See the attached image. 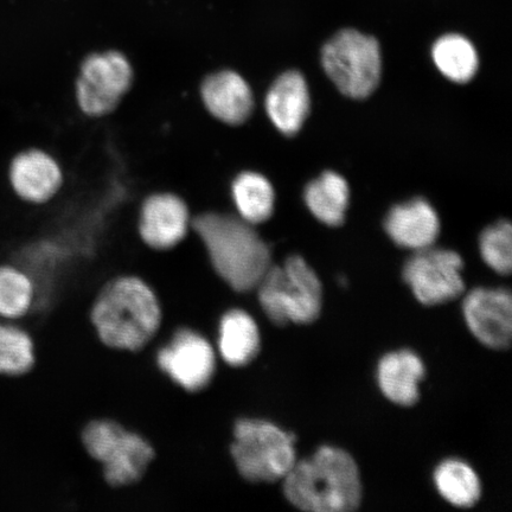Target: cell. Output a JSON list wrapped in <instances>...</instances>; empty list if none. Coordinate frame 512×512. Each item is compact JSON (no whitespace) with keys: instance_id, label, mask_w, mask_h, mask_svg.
I'll use <instances>...</instances> for the list:
<instances>
[{"instance_id":"24","label":"cell","mask_w":512,"mask_h":512,"mask_svg":"<svg viewBox=\"0 0 512 512\" xmlns=\"http://www.w3.org/2000/svg\"><path fill=\"white\" fill-rule=\"evenodd\" d=\"M434 480L440 495L454 507H473L482 494L476 472L458 460L441 464L435 471Z\"/></svg>"},{"instance_id":"11","label":"cell","mask_w":512,"mask_h":512,"mask_svg":"<svg viewBox=\"0 0 512 512\" xmlns=\"http://www.w3.org/2000/svg\"><path fill=\"white\" fill-rule=\"evenodd\" d=\"M63 179L59 162L42 147H27L10 159V188L19 200L30 206H43L53 200L62 188Z\"/></svg>"},{"instance_id":"12","label":"cell","mask_w":512,"mask_h":512,"mask_svg":"<svg viewBox=\"0 0 512 512\" xmlns=\"http://www.w3.org/2000/svg\"><path fill=\"white\" fill-rule=\"evenodd\" d=\"M188 204L172 192H157L145 198L138 230L146 246L170 251L187 238L191 228Z\"/></svg>"},{"instance_id":"20","label":"cell","mask_w":512,"mask_h":512,"mask_svg":"<svg viewBox=\"0 0 512 512\" xmlns=\"http://www.w3.org/2000/svg\"><path fill=\"white\" fill-rule=\"evenodd\" d=\"M37 287L30 275L14 262H0V320L19 322L37 305Z\"/></svg>"},{"instance_id":"10","label":"cell","mask_w":512,"mask_h":512,"mask_svg":"<svg viewBox=\"0 0 512 512\" xmlns=\"http://www.w3.org/2000/svg\"><path fill=\"white\" fill-rule=\"evenodd\" d=\"M462 270L463 260L459 254L432 246L416 251L407 261L403 279L421 304L440 305L464 292Z\"/></svg>"},{"instance_id":"14","label":"cell","mask_w":512,"mask_h":512,"mask_svg":"<svg viewBox=\"0 0 512 512\" xmlns=\"http://www.w3.org/2000/svg\"><path fill=\"white\" fill-rule=\"evenodd\" d=\"M200 93L208 113L223 124L240 126L252 117L255 105L252 88L234 70H217L206 76Z\"/></svg>"},{"instance_id":"23","label":"cell","mask_w":512,"mask_h":512,"mask_svg":"<svg viewBox=\"0 0 512 512\" xmlns=\"http://www.w3.org/2000/svg\"><path fill=\"white\" fill-rule=\"evenodd\" d=\"M432 57L440 73L453 82H469L478 70L476 48L466 37L457 34L440 37L434 43Z\"/></svg>"},{"instance_id":"17","label":"cell","mask_w":512,"mask_h":512,"mask_svg":"<svg viewBox=\"0 0 512 512\" xmlns=\"http://www.w3.org/2000/svg\"><path fill=\"white\" fill-rule=\"evenodd\" d=\"M258 324L248 312L234 309L224 313L219 324L217 352L224 363L241 368L254 361L260 350Z\"/></svg>"},{"instance_id":"13","label":"cell","mask_w":512,"mask_h":512,"mask_svg":"<svg viewBox=\"0 0 512 512\" xmlns=\"http://www.w3.org/2000/svg\"><path fill=\"white\" fill-rule=\"evenodd\" d=\"M467 325L479 342L491 349H507L512 335V300L505 290H473L464 302Z\"/></svg>"},{"instance_id":"8","label":"cell","mask_w":512,"mask_h":512,"mask_svg":"<svg viewBox=\"0 0 512 512\" xmlns=\"http://www.w3.org/2000/svg\"><path fill=\"white\" fill-rule=\"evenodd\" d=\"M133 80L132 64L120 51L88 55L76 79V101L80 110L91 118L111 114L130 91Z\"/></svg>"},{"instance_id":"19","label":"cell","mask_w":512,"mask_h":512,"mask_svg":"<svg viewBox=\"0 0 512 512\" xmlns=\"http://www.w3.org/2000/svg\"><path fill=\"white\" fill-rule=\"evenodd\" d=\"M307 208L320 222L338 227L344 222L349 206L350 189L347 181L334 171H326L305 189Z\"/></svg>"},{"instance_id":"25","label":"cell","mask_w":512,"mask_h":512,"mask_svg":"<svg viewBox=\"0 0 512 512\" xmlns=\"http://www.w3.org/2000/svg\"><path fill=\"white\" fill-rule=\"evenodd\" d=\"M480 253L486 265L507 275L512 266V228L508 221H499L486 228L479 240Z\"/></svg>"},{"instance_id":"4","label":"cell","mask_w":512,"mask_h":512,"mask_svg":"<svg viewBox=\"0 0 512 512\" xmlns=\"http://www.w3.org/2000/svg\"><path fill=\"white\" fill-rule=\"evenodd\" d=\"M256 288L262 310L275 325L310 324L322 311V284L302 256L271 266Z\"/></svg>"},{"instance_id":"15","label":"cell","mask_w":512,"mask_h":512,"mask_svg":"<svg viewBox=\"0 0 512 512\" xmlns=\"http://www.w3.org/2000/svg\"><path fill=\"white\" fill-rule=\"evenodd\" d=\"M310 92L307 82L296 70L281 74L268 89L265 108L268 118L285 136H294L303 127L310 113Z\"/></svg>"},{"instance_id":"16","label":"cell","mask_w":512,"mask_h":512,"mask_svg":"<svg viewBox=\"0 0 512 512\" xmlns=\"http://www.w3.org/2000/svg\"><path fill=\"white\" fill-rule=\"evenodd\" d=\"M384 228L396 245L416 252L434 245L440 232V222L430 203L414 198L392 208Z\"/></svg>"},{"instance_id":"1","label":"cell","mask_w":512,"mask_h":512,"mask_svg":"<svg viewBox=\"0 0 512 512\" xmlns=\"http://www.w3.org/2000/svg\"><path fill=\"white\" fill-rule=\"evenodd\" d=\"M162 322L157 293L136 275H121L107 283L91 309V323L99 341L117 351L144 349Z\"/></svg>"},{"instance_id":"7","label":"cell","mask_w":512,"mask_h":512,"mask_svg":"<svg viewBox=\"0 0 512 512\" xmlns=\"http://www.w3.org/2000/svg\"><path fill=\"white\" fill-rule=\"evenodd\" d=\"M322 63L338 91L351 99H366L379 86L382 73L380 44L354 29L337 32L325 44Z\"/></svg>"},{"instance_id":"5","label":"cell","mask_w":512,"mask_h":512,"mask_svg":"<svg viewBox=\"0 0 512 512\" xmlns=\"http://www.w3.org/2000/svg\"><path fill=\"white\" fill-rule=\"evenodd\" d=\"M81 441L88 456L101 466L105 482L115 489L138 483L156 456L149 440L113 420L88 422Z\"/></svg>"},{"instance_id":"3","label":"cell","mask_w":512,"mask_h":512,"mask_svg":"<svg viewBox=\"0 0 512 512\" xmlns=\"http://www.w3.org/2000/svg\"><path fill=\"white\" fill-rule=\"evenodd\" d=\"M284 492L294 507L312 512H348L360 507V472L350 454L320 447L309 460L296 463L284 478Z\"/></svg>"},{"instance_id":"21","label":"cell","mask_w":512,"mask_h":512,"mask_svg":"<svg viewBox=\"0 0 512 512\" xmlns=\"http://www.w3.org/2000/svg\"><path fill=\"white\" fill-rule=\"evenodd\" d=\"M232 197L242 220L256 226L271 219L275 192L271 182L259 172L245 171L236 176Z\"/></svg>"},{"instance_id":"6","label":"cell","mask_w":512,"mask_h":512,"mask_svg":"<svg viewBox=\"0 0 512 512\" xmlns=\"http://www.w3.org/2000/svg\"><path fill=\"white\" fill-rule=\"evenodd\" d=\"M296 437L260 419H241L233 430L230 454L240 475L252 483L284 479L296 464Z\"/></svg>"},{"instance_id":"18","label":"cell","mask_w":512,"mask_h":512,"mask_svg":"<svg viewBox=\"0 0 512 512\" xmlns=\"http://www.w3.org/2000/svg\"><path fill=\"white\" fill-rule=\"evenodd\" d=\"M424 376V364L412 351L392 352L379 364L382 393L396 405L412 406L419 400V383Z\"/></svg>"},{"instance_id":"22","label":"cell","mask_w":512,"mask_h":512,"mask_svg":"<svg viewBox=\"0 0 512 512\" xmlns=\"http://www.w3.org/2000/svg\"><path fill=\"white\" fill-rule=\"evenodd\" d=\"M37 362V347L30 332L18 322L0 320V376L22 379Z\"/></svg>"},{"instance_id":"2","label":"cell","mask_w":512,"mask_h":512,"mask_svg":"<svg viewBox=\"0 0 512 512\" xmlns=\"http://www.w3.org/2000/svg\"><path fill=\"white\" fill-rule=\"evenodd\" d=\"M211 267L233 291L251 292L272 266L271 249L239 216L208 211L191 220Z\"/></svg>"},{"instance_id":"9","label":"cell","mask_w":512,"mask_h":512,"mask_svg":"<svg viewBox=\"0 0 512 512\" xmlns=\"http://www.w3.org/2000/svg\"><path fill=\"white\" fill-rule=\"evenodd\" d=\"M156 361L159 369L179 388L197 393L213 381L217 356L207 337L192 329H181L158 350Z\"/></svg>"}]
</instances>
